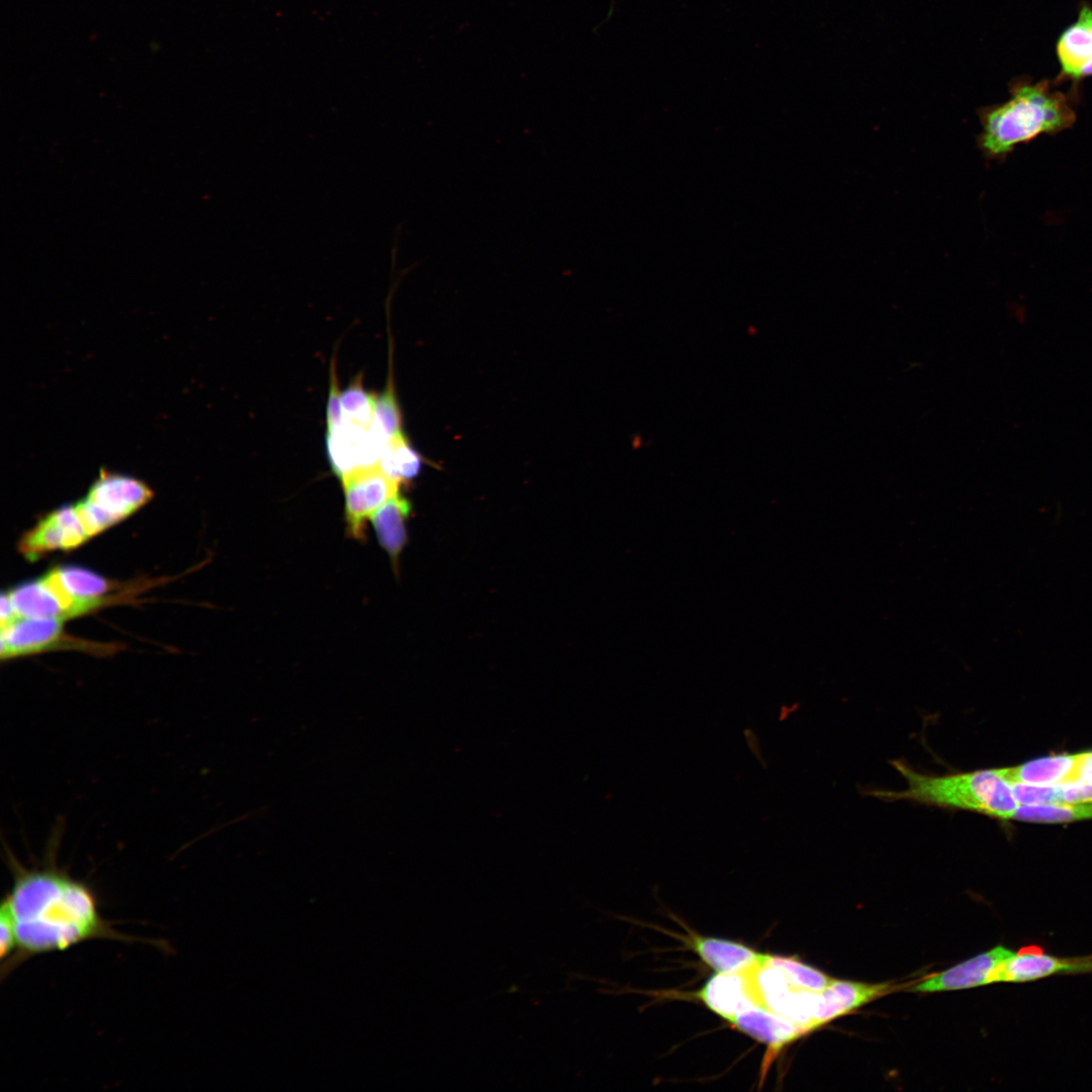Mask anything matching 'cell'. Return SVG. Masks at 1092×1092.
<instances>
[{
	"label": "cell",
	"instance_id": "obj_1",
	"mask_svg": "<svg viewBox=\"0 0 1092 1092\" xmlns=\"http://www.w3.org/2000/svg\"><path fill=\"white\" fill-rule=\"evenodd\" d=\"M12 886L8 904L16 934V952L1 967L2 978L26 960L64 951L95 939L132 941L100 912L95 892L56 863L25 868L9 856Z\"/></svg>",
	"mask_w": 1092,
	"mask_h": 1092
},
{
	"label": "cell",
	"instance_id": "obj_2",
	"mask_svg": "<svg viewBox=\"0 0 1092 1092\" xmlns=\"http://www.w3.org/2000/svg\"><path fill=\"white\" fill-rule=\"evenodd\" d=\"M1054 81H1012L1009 98L979 109L977 145L986 161H1003L1020 144L1057 134L1076 121V89H1054Z\"/></svg>",
	"mask_w": 1092,
	"mask_h": 1092
},
{
	"label": "cell",
	"instance_id": "obj_3",
	"mask_svg": "<svg viewBox=\"0 0 1092 1092\" xmlns=\"http://www.w3.org/2000/svg\"><path fill=\"white\" fill-rule=\"evenodd\" d=\"M892 765L904 779L906 788L873 790L868 792L870 795L884 801H912L999 819H1012L1019 806L1011 784L998 768L933 776L920 772L902 760H894Z\"/></svg>",
	"mask_w": 1092,
	"mask_h": 1092
},
{
	"label": "cell",
	"instance_id": "obj_4",
	"mask_svg": "<svg viewBox=\"0 0 1092 1092\" xmlns=\"http://www.w3.org/2000/svg\"><path fill=\"white\" fill-rule=\"evenodd\" d=\"M388 437L376 423L360 426L343 421L327 433V451L332 470L340 480L360 469L378 465Z\"/></svg>",
	"mask_w": 1092,
	"mask_h": 1092
},
{
	"label": "cell",
	"instance_id": "obj_5",
	"mask_svg": "<svg viewBox=\"0 0 1092 1092\" xmlns=\"http://www.w3.org/2000/svg\"><path fill=\"white\" fill-rule=\"evenodd\" d=\"M341 482L348 534L363 540L367 521L399 491L400 483L387 476L378 465L352 472L343 477Z\"/></svg>",
	"mask_w": 1092,
	"mask_h": 1092
},
{
	"label": "cell",
	"instance_id": "obj_6",
	"mask_svg": "<svg viewBox=\"0 0 1092 1092\" xmlns=\"http://www.w3.org/2000/svg\"><path fill=\"white\" fill-rule=\"evenodd\" d=\"M1013 952L1009 948L998 945L940 974L927 978L912 987L910 991H948L1001 982L1002 968Z\"/></svg>",
	"mask_w": 1092,
	"mask_h": 1092
},
{
	"label": "cell",
	"instance_id": "obj_7",
	"mask_svg": "<svg viewBox=\"0 0 1092 1092\" xmlns=\"http://www.w3.org/2000/svg\"><path fill=\"white\" fill-rule=\"evenodd\" d=\"M64 622L50 618H14L1 626V658L31 655L58 648L61 643L73 642L64 633Z\"/></svg>",
	"mask_w": 1092,
	"mask_h": 1092
},
{
	"label": "cell",
	"instance_id": "obj_8",
	"mask_svg": "<svg viewBox=\"0 0 1092 1092\" xmlns=\"http://www.w3.org/2000/svg\"><path fill=\"white\" fill-rule=\"evenodd\" d=\"M1092 973V954L1064 958L1045 952L1038 945H1027L1006 961L1001 982L1028 983L1056 975Z\"/></svg>",
	"mask_w": 1092,
	"mask_h": 1092
},
{
	"label": "cell",
	"instance_id": "obj_9",
	"mask_svg": "<svg viewBox=\"0 0 1092 1092\" xmlns=\"http://www.w3.org/2000/svg\"><path fill=\"white\" fill-rule=\"evenodd\" d=\"M757 963L739 972L718 973L707 981L698 997L728 1021L743 1010L763 1007L754 981Z\"/></svg>",
	"mask_w": 1092,
	"mask_h": 1092
},
{
	"label": "cell",
	"instance_id": "obj_10",
	"mask_svg": "<svg viewBox=\"0 0 1092 1092\" xmlns=\"http://www.w3.org/2000/svg\"><path fill=\"white\" fill-rule=\"evenodd\" d=\"M90 537L84 529L74 505L64 506L42 518L23 535L19 548L29 558L52 550H69Z\"/></svg>",
	"mask_w": 1092,
	"mask_h": 1092
},
{
	"label": "cell",
	"instance_id": "obj_11",
	"mask_svg": "<svg viewBox=\"0 0 1092 1092\" xmlns=\"http://www.w3.org/2000/svg\"><path fill=\"white\" fill-rule=\"evenodd\" d=\"M1060 74L1054 81L1074 84L1092 76V7L1083 3L1077 20L1060 34L1056 44Z\"/></svg>",
	"mask_w": 1092,
	"mask_h": 1092
},
{
	"label": "cell",
	"instance_id": "obj_12",
	"mask_svg": "<svg viewBox=\"0 0 1092 1092\" xmlns=\"http://www.w3.org/2000/svg\"><path fill=\"white\" fill-rule=\"evenodd\" d=\"M86 497L118 523L146 505L153 490L135 477L101 469Z\"/></svg>",
	"mask_w": 1092,
	"mask_h": 1092
},
{
	"label": "cell",
	"instance_id": "obj_13",
	"mask_svg": "<svg viewBox=\"0 0 1092 1092\" xmlns=\"http://www.w3.org/2000/svg\"><path fill=\"white\" fill-rule=\"evenodd\" d=\"M890 984H863L831 980L817 992L814 1014L815 1028L891 991Z\"/></svg>",
	"mask_w": 1092,
	"mask_h": 1092
},
{
	"label": "cell",
	"instance_id": "obj_14",
	"mask_svg": "<svg viewBox=\"0 0 1092 1092\" xmlns=\"http://www.w3.org/2000/svg\"><path fill=\"white\" fill-rule=\"evenodd\" d=\"M730 1022L743 1033L776 1052L807 1033L791 1019L758 1006L739 1012Z\"/></svg>",
	"mask_w": 1092,
	"mask_h": 1092
},
{
	"label": "cell",
	"instance_id": "obj_15",
	"mask_svg": "<svg viewBox=\"0 0 1092 1092\" xmlns=\"http://www.w3.org/2000/svg\"><path fill=\"white\" fill-rule=\"evenodd\" d=\"M1080 760L1081 753L1061 754L1039 758L1013 767L998 768V770L1010 784L1057 786L1078 779Z\"/></svg>",
	"mask_w": 1092,
	"mask_h": 1092
},
{
	"label": "cell",
	"instance_id": "obj_16",
	"mask_svg": "<svg viewBox=\"0 0 1092 1092\" xmlns=\"http://www.w3.org/2000/svg\"><path fill=\"white\" fill-rule=\"evenodd\" d=\"M411 514V502L397 491L371 518L378 542L388 553L394 567L407 542L406 521Z\"/></svg>",
	"mask_w": 1092,
	"mask_h": 1092
},
{
	"label": "cell",
	"instance_id": "obj_17",
	"mask_svg": "<svg viewBox=\"0 0 1092 1092\" xmlns=\"http://www.w3.org/2000/svg\"><path fill=\"white\" fill-rule=\"evenodd\" d=\"M693 945L700 958L717 973L742 971L764 957L741 943L715 937H696Z\"/></svg>",
	"mask_w": 1092,
	"mask_h": 1092
},
{
	"label": "cell",
	"instance_id": "obj_18",
	"mask_svg": "<svg viewBox=\"0 0 1092 1092\" xmlns=\"http://www.w3.org/2000/svg\"><path fill=\"white\" fill-rule=\"evenodd\" d=\"M422 464V456L402 434L387 441L378 466L387 476L401 484L416 478L421 472Z\"/></svg>",
	"mask_w": 1092,
	"mask_h": 1092
},
{
	"label": "cell",
	"instance_id": "obj_19",
	"mask_svg": "<svg viewBox=\"0 0 1092 1092\" xmlns=\"http://www.w3.org/2000/svg\"><path fill=\"white\" fill-rule=\"evenodd\" d=\"M1012 819L1041 823H1063L1092 819V803L1019 805Z\"/></svg>",
	"mask_w": 1092,
	"mask_h": 1092
},
{
	"label": "cell",
	"instance_id": "obj_20",
	"mask_svg": "<svg viewBox=\"0 0 1092 1092\" xmlns=\"http://www.w3.org/2000/svg\"><path fill=\"white\" fill-rule=\"evenodd\" d=\"M53 571L62 587L78 599L104 598L112 585L99 574L77 566L57 567Z\"/></svg>",
	"mask_w": 1092,
	"mask_h": 1092
},
{
	"label": "cell",
	"instance_id": "obj_21",
	"mask_svg": "<svg viewBox=\"0 0 1092 1092\" xmlns=\"http://www.w3.org/2000/svg\"><path fill=\"white\" fill-rule=\"evenodd\" d=\"M376 394L364 387L363 374H358L341 394L343 421L370 426L375 419Z\"/></svg>",
	"mask_w": 1092,
	"mask_h": 1092
},
{
	"label": "cell",
	"instance_id": "obj_22",
	"mask_svg": "<svg viewBox=\"0 0 1092 1092\" xmlns=\"http://www.w3.org/2000/svg\"><path fill=\"white\" fill-rule=\"evenodd\" d=\"M767 962L782 971L794 989L821 992L832 980L793 957L767 956Z\"/></svg>",
	"mask_w": 1092,
	"mask_h": 1092
},
{
	"label": "cell",
	"instance_id": "obj_23",
	"mask_svg": "<svg viewBox=\"0 0 1092 1092\" xmlns=\"http://www.w3.org/2000/svg\"><path fill=\"white\" fill-rule=\"evenodd\" d=\"M375 421L388 439L400 436L402 415L397 401L392 374H389L386 386L375 398Z\"/></svg>",
	"mask_w": 1092,
	"mask_h": 1092
},
{
	"label": "cell",
	"instance_id": "obj_24",
	"mask_svg": "<svg viewBox=\"0 0 1092 1092\" xmlns=\"http://www.w3.org/2000/svg\"><path fill=\"white\" fill-rule=\"evenodd\" d=\"M1012 792L1019 805L1062 803V788L1013 783Z\"/></svg>",
	"mask_w": 1092,
	"mask_h": 1092
},
{
	"label": "cell",
	"instance_id": "obj_25",
	"mask_svg": "<svg viewBox=\"0 0 1092 1092\" xmlns=\"http://www.w3.org/2000/svg\"><path fill=\"white\" fill-rule=\"evenodd\" d=\"M341 394L336 357H333L330 366L329 391L326 410L327 433L334 432L343 423Z\"/></svg>",
	"mask_w": 1092,
	"mask_h": 1092
},
{
	"label": "cell",
	"instance_id": "obj_26",
	"mask_svg": "<svg viewBox=\"0 0 1092 1092\" xmlns=\"http://www.w3.org/2000/svg\"><path fill=\"white\" fill-rule=\"evenodd\" d=\"M0 921H1L0 922V924H1V927H0L1 928V936H0L1 952H0V954H1L2 966H4L13 958V956L16 952V948H17L14 922H13V918H12V915H11L10 908H9V906L6 903L5 900H2V904H1Z\"/></svg>",
	"mask_w": 1092,
	"mask_h": 1092
},
{
	"label": "cell",
	"instance_id": "obj_27",
	"mask_svg": "<svg viewBox=\"0 0 1092 1092\" xmlns=\"http://www.w3.org/2000/svg\"><path fill=\"white\" fill-rule=\"evenodd\" d=\"M1062 803H1092V779L1061 785Z\"/></svg>",
	"mask_w": 1092,
	"mask_h": 1092
},
{
	"label": "cell",
	"instance_id": "obj_28",
	"mask_svg": "<svg viewBox=\"0 0 1092 1092\" xmlns=\"http://www.w3.org/2000/svg\"><path fill=\"white\" fill-rule=\"evenodd\" d=\"M1086 779H1092V752L1081 753V760L1077 780Z\"/></svg>",
	"mask_w": 1092,
	"mask_h": 1092
}]
</instances>
